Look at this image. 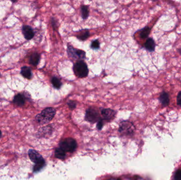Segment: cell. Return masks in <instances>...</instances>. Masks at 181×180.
Wrapping results in <instances>:
<instances>
[{
  "instance_id": "obj_9",
  "label": "cell",
  "mask_w": 181,
  "mask_h": 180,
  "mask_svg": "<svg viewBox=\"0 0 181 180\" xmlns=\"http://www.w3.org/2000/svg\"><path fill=\"white\" fill-rule=\"evenodd\" d=\"M101 114L105 120H110L115 118L116 112L111 109H103L101 111Z\"/></svg>"
},
{
  "instance_id": "obj_7",
  "label": "cell",
  "mask_w": 181,
  "mask_h": 180,
  "mask_svg": "<svg viewBox=\"0 0 181 180\" xmlns=\"http://www.w3.org/2000/svg\"><path fill=\"white\" fill-rule=\"evenodd\" d=\"M28 155L31 161H32L35 164H38L45 162V160L43 159V156L35 150L30 149L28 152Z\"/></svg>"
},
{
  "instance_id": "obj_28",
  "label": "cell",
  "mask_w": 181,
  "mask_h": 180,
  "mask_svg": "<svg viewBox=\"0 0 181 180\" xmlns=\"http://www.w3.org/2000/svg\"><path fill=\"white\" fill-rule=\"evenodd\" d=\"M1 136H2V133H1V130H0V138L1 137Z\"/></svg>"
},
{
  "instance_id": "obj_18",
  "label": "cell",
  "mask_w": 181,
  "mask_h": 180,
  "mask_svg": "<svg viewBox=\"0 0 181 180\" xmlns=\"http://www.w3.org/2000/svg\"><path fill=\"white\" fill-rule=\"evenodd\" d=\"M51 81V83L53 85V87L56 89H60V87L62 85V83L60 80L56 77L52 78Z\"/></svg>"
},
{
  "instance_id": "obj_24",
  "label": "cell",
  "mask_w": 181,
  "mask_h": 180,
  "mask_svg": "<svg viewBox=\"0 0 181 180\" xmlns=\"http://www.w3.org/2000/svg\"><path fill=\"white\" fill-rule=\"evenodd\" d=\"M177 104L181 107V91L178 93L177 96Z\"/></svg>"
},
{
  "instance_id": "obj_14",
  "label": "cell",
  "mask_w": 181,
  "mask_h": 180,
  "mask_svg": "<svg viewBox=\"0 0 181 180\" xmlns=\"http://www.w3.org/2000/svg\"><path fill=\"white\" fill-rule=\"evenodd\" d=\"M76 34V37L81 40L84 41L88 39L90 36V32L86 29L81 30L78 31Z\"/></svg>"
},
{
  "instance_id": "obj_11",
  "label": "cell",
  "mask_w": 181,
  "mask_h": 180,
  "mask_svg": "<svg viewBox=\"0 0 181 180\" xmlns=\"http://www.w3.org/2000/svg\"><path fill=\"white\" fill-rule=\"evenodd\" d=\"M158 99L160 101V103H161V104L163 106H168L169 105V101H170L169 94L165 91H162V93H160Z\"/></svg>"
},
{
  "instance_id": "obj_12",
  "label": "cell",
  "mask_w": 181,
  "mask_h": 180,
  "mask_svg": "<svg viewBox=\"0 0 181 180\" xmlns=\"http://www.w3.org/2000/svg\"><path fill=\"white\" fill-rule=\"evenodd\" d=\"M144 47L149 52H154L156 48V43L153 38H148L145 43Z\"/></svg>"
},
{
  "instance_id": "obj_15",
  "label": "cell",
  "mask_w": 181,
  "mask_h": 180,
  "mask_svg": "<svg viewBox=\"0 0 181 180\" xmlns=\"http://www.w3.org/2000/svg\"><path fill=\"white\" fill-rule=\"evenodd\" d=\"M40 56L37 52H34L30 57V64L34 66H36L39 64Z\"/></svg>"
},
{
  "instance_id": "obj_17",
  "label": "cell",
  "mask_w": 181,
  "mask_h": 180,
  "mask_svg": "<svg viewBox=\"0 0 181 180\" xmlns=\"http://www.w3.org/2000/svg\"><path fill=\"white\" fill-rule=\"evenodd\" d=\"M81 16L84 20L87 19L89 16V10L88 6H82L81 8Z\"/></svg>"
},
{
  "instance_id": "obj_6",
  "label": "cell",
  "mask_w": 181,
  "mask_h": 180,
  "mask_svg": "<svg viewBox=\"0 0 181 180\" xmlns=\"http://www.w3.org/2000/svg\"><path fill=\"white\" fill-rule=\"evenodd\" d=\"M85 119L91 123L99 122L101 118L99 113L96 109L90 107L86 111Z\"/></svg>"
},
{
  "instance_id": "obj_5",
  "label": "cell",
  "mask_w": 181,
  "mask_h": 180,
  "mask_svg": "<svg viewBox=\"0 0 181 180\" xmlns=\"http://www.w3.org/2000/svg\"><path fill=\"white\" fill-rule=\"evenodd\" d=\"M135 130L134 124L129 121L121 122L119 125V132L125 135H128L133 134Z\"/></svg>"
},
{
  "instance_id": "obj_4",
  "label": "cell",
  "mask_w": 181,
  "mask_h": 180,
  "mask_svg": "<svg viewBox=\"0 0 181 180\" xmlns=\"http://www.w3.org/2000/svg\"><path fill=\"white\" fill-rule=\"evenodd\" d=\"M60 148L66 152H73L77 147V143L75 139L72 138H67L60 141Z\"/></svg>"
},
{
  "instance_id": "obj_25",
  "label": "cell",
  "mask_w": 181,
  "mask_h": 180,
  "mask_svg": "<svg viewBox=\"0 0 181 180\" xmlns=\"http://www.w3.org/2000/svg\"><path fill=\"white\" fill-rule=\"evenodd\" d=\"M51 24H52V26H53V28L54 29H56L57 25V22L56 20L55 19L54 17L51 18Z\"/></svg>"
},
{
  "instance_id": "obj_1",
  "label": "cell",
  "mask_w": 181,
  "mask_h": 180,
  "mask_svg": "<svg viewBox=\"0 0 181 180\" xmlns=\"http://www.w3.org/2000/svg\"><path fill=\"white\" fill-rule=\"evenodd\" d=\"M56 114V110L53 107H48L36 116V120L38 123L44 124L48 123L53 119Z\"/></svg>"
},
{
  "instance_id": "obj_10",
  "label": "cell",
  "mask_w": 181,
  "mask_h": 180,
  "mask_svg": "<svg viewBox=\"0 0 181 180\" xmlns=\"http://www.w3.org/2000/svg\"><path fill=\"white\" fill-rule=\"evenodd\" d=\"M27 98V96L25 94H18L14 97L13 103L14 104L17 106H22L25 104V99Z\"/></svg>"
},
{
  "instance_id": "obj_16",
  "label": "cell",
  "mask_w": 181,
  "mask_h": 180,
  "mask_svg": "<svg viewBox=\"0 0 181 180\" xmlns=\"http://www.w3.org/2000/svg\"><path fill=\"white\" fill-rule=\"evenodd\" d=\"M150 31H151V28L148 27H146L144 28L141 29L139 33V36L141 39H146L147 38L148 35H149Z\"/></svg>"
},
{
  "instance_id": "obj_21",
  "label": "cell",
  "mask_w": 181,
  "mask_h": 180,
  "mask_svg": "<svg viewBox=\"0 0 181 180\" xmlns=\"http://www.w3.org/2000/svg\"><path fill=\"white\" fill-rule=\"evenodd\" d=\"M100 43L98 40H94L92 42L91 45V48L93 49H99L100 48Z\"/></svg>"
},
{
  "instance_id": "obj_20",
  "label": "cell",
  "mask_w": 181,
  "mask_h": 180,
  "mask_svg": "<svg viewBox=\"0 0 181 180\" xmlns=\"http://www.w3.org/2000/svg\"><path fill=\"white\" fill-rule=\"evenodd\" d=\"M45 165V162L40 163H38V164H36L35 167H33V171L35 172H38V171H39L43 168V167H44Z\"/></svg>"
},
{
  "instance_id": "obj_30",
  "label": "cell",
  "mask_w": 181,
  "mask_h": 180,
  "mask_svg": "<svg viewBox=\"0 0 181 180\" xmlns=\"http://www.w3.org/2000/svg\"></svg>"
},
{
  "instance_id": "obj_8",
  "label": "cell",
  "mask_w": 181,
  "mask_h": 180,
  "mask_svg": "<svg viewBox=\"0 0 181 180\" xmlns=\"http://www.w3.org/2000/svg\"><path fill=\"white\" fill-rule=\"evenodd\" d=\"M22 32L25 39L28 40L32 39L35 35L33 29L29 25H24L22 29Z\"/></svg>"
},
{
  "instance_id": "obj_13",
  "label": "cell",
  "mask_w": 181,
  "mask_h": 180,
  "mask_svg": "<svg viewBox=\"0 0 181 180\" xmlns=\"http://www.w3.org/2000/svg\"><path fill=\"white\" fill-rule=\"evenodd\" d=\"M21 74L24 77L28 79H31L32 77V74L31 69L27 66H24L22 67L21 69Z\"/></svg>"
},
{
  "instance_id": "obj_22",
  "label": "cell",
  "mask_w": 181,
  "mask_h": 180,
  "mask_svg": "<svg viewBox=\"0 0 181 180\" xmlns=\"http://www.w3.org/2000/svg\"><path fill=\"white\" fill-rule=\"evenodd\" d=\"M67 105H68L69 108L71 109V110H73L76 107V105H77V103L76 101H69L67 102Z\"/></svg>"
},
{
  "instance_id": "obj_26",
  "label": "cell",
  "mask_w": 181,
  "mask_h": 180,
  "mask_svg": "<svg viewBox=\"0 0 181 180\" xmlns=\"http://www.w3.org/2000/svg\"><path fill=\"white\" fill-rule=\"evenodd\" d=\"M103 122H102V119H100V120L97 123V129L99 130H101L102 127H103Z\"/></svg>"
},
{
  "instance_id": "obj_29",
  "label": "cell",
  "mask_w": 181,
  "mask_h": 180,
  "mask_svg": "<svg viewBox=\"0 0 181 180\" xmlns=\"http://www.w3.org/2000/svg\"><path fill=\"white\" fill-rule=\"evenodd\" d=\"M117 180H121L120 179H118Z\"/></svg>"
},
{
  "instance_id": "obj_3",
  "label": "cell",
  "mask_w": 181,
  "mask_h": 180,
  "mask_svg": "<svg viewBox=\"0 0 181 180\" xmlns=\"http://www.w3.org/2000/svg\"><path fill=\"white\" fill-rule=\"evenodd\" d=\"M67 52L69 58L78 61L85 59L86 58V53L84 51L74 48L71 45H67Z\"/></svg>"
},
{
  "instance_id": "obj_27",
  "label": "cell",
  "mask_w": 181,
  "mask_h": 180,
  "mask_svg": "<svg viewBox=\"0 0 181 180\" xmlns=\"http://www.w3.org/2000/svg\"><path fill=\"white\" fill-rule=\"evenodd\" d=\"M178 52H179V54H181V48H179V50H178Z\"/></svg>"
},
{
  "instance_id": "obj_23",
  "label": "cell",
  "mask_w": 181,
  "mask_h": 180,
  "mask_svg": "<svg viewBox=\"0 0 181 180\" xmlns=\"http://www.w3.org/2000/svg\"><path fill=\"white\" fill-rule=\"evenodd\" d=\"M174 180H181V169L177 170L176 172L175 173Z\"/></svg>"
},
{
  "instance_id": "obj_19",
  "label": "cell",
  "mask_w": 181,
  "mask_h": 180,
  "mask_svg": "<svg viewBox=\"0 0 181 180\" xmlns=\"http://www.w3.org/2000/svg\"><path fill=\"white\" fill-rule=\"evenodd\" d=\"M55 156L59 159H64L65 157V152L61 148H57L55 152Z\"/></svg>"
},
{
  "instance_id": "obj_2",
  "label": "cell",
  "mask_w": 181,
  "mask_h": 180,
  "mask_svg": "<svg viewBox=\"0 0 181 180\" xmlns=\"http://www.w3.org/2000/svg\"><path fill=\"white\" fill-rule=\"evenodd\" d=\"M73 71L76 77L80 78L86 77L89 74L88 66L83 60L78 61L74 64Z\"/></svg>"
}]
</instances>
